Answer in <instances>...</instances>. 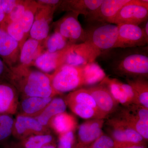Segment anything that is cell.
I'll return each instance as SVG.
<instances>
[{"label": "cell", "instance_id": "cell-19", "mask_svg": "<svg viewBox=\"0 0 148 148\" xmlns=\"http://www.w3.org/2000/svg\"><path fill=\"white\" fill-rule=\"evenodd\" d=\"M19 95L15 88L8 82H0V114L17 113Z\"/></svg>", "mask_w": 148, "mask_h": 148}, {"label": "cell", "instance_id": "cell-8", "mask_svg": "<svg viewBox=\"0 0 148 148\" xmlns=\"http://www.w3.org/2000/svg\"><path fill=\"white\" fill-rule=\"evenodd\" d=\"M116 116L129 125L147 141L148 140V109L132 104L119 109Z\"/></svg>", "mask_w": 148, "mask_h": 148}, {"label": "cell", "instance_id": "cell-12", "mask_svg": "<svg viewBox=\"0 0 148 148\" xmlns=\"http://www.w3.org/2000/svg\"><path fill=\"white\" fill-rule=\"evenodd\" d=\"M35 118L17 114L14 119L12 135L19 141L34 135L51 133Z\"/></svg>", "mask_w": 148, "mask_h": 148}, {"label": "cell", "instance_id": "cell-11", "mask_svg": "<svg viewBox=\"0 0 148 148\" xmlns=\"http://www.w3.org/2000/svg\"><path fill=\"white\" fill-rule=\"evenodd\" d=\"M106 124L110 137L115 141L147 143L141 135L129 125L116 116L109 119Z\"/></svg>", "mask_w": 148, "mask_h": 148}, {"label": "cell", "instance_id": "cell-9", "mask_svg": "<svg viewBox=\"0 0 148 148\" xmlns=\"http://www.w3.org/2000/svg\"><path fill=\"white\" fill-rule=\"evenodd\" d=\"M118 26V35L114 49L131 48L147 45L148 36L142 27L132 24H120Z\"/></svg>", "mask_w": 148, "mask_h": 148}, {"label": "cell", "instance_id": "cell-23", "mask_svg": "<svg viewBox=\"0 0 148 148\" xmlns=\"http://www.w3.org/2000/svg\"><path fill=\"white\" fill-rule=\"evenodd\" d=\"M67 107L65 99L54 97L42 113L35 118L43 126L49 128L51 119L58 114L66 112Z\"/></svg>", "mask_w": 148, "mask_h": 148}, {"label": "cell", "instance_id": "cell-3", "mask_svg": "<svg viewBox=\"0 0 148 148\" xmlns=\"http://www.w3.org/2000/svg\"><path fill=\"white\" fill-rule=\"evenodd\" d=\"M50 75L52 87L59 95L85 85L84 66L63 65Z\"/></svg>", "mask_w": 148, "mask_h": 148}, {"label": "cell", "instance_id": "cell-35", "mask_svg": "<svg viewBox=\"0 0 148 148\" xmlns=\"http://www.w3.org/2000/svg\"><path fill=\"white\" fill-rule=\"evenodd\" d=\"M75 140L74 131L58 135V148H73Z\"/></svg>", "mask_w": 148, "mask_h": 148}, {"label": "cell", "instance_id": "cell-34", "mask_svg": "<svg viewBox=\"0 0 148 148\" xmlns=\"http://www.w3.org/2000/svg\"><path fill=\"white\" fill-rule=\"evenodd\" d=\"M27 0H19L10 13L6 16L5 22H18L21 19L27 5Z\"/></svg>", "mask_w": 148, "mask_h": 148}, {"label": "cell", "instance_id": "cell-42", "mask_svg": "<svg viewBox=\"0 0 148 148\" xmlns=\"http://www.w3.org/2000/svg\"><path fill=\"white\" fill-rule=\"evenodd\" d=\"M6 16V15L4 12L1 5H0V25L3 24V23L5 21Z\"/></svg>", "mask_w": 148, "mask_h": 148}, {"label": "cell", "instance_id": "cell-21", "mask_svg": "<svg viewBox=\"0 0 148 148\" xmlns=\"http://www.w3.org/2000/svg\"><path fill=\"white\" fill-rule=\"evenodd\" d=\"M43 42L30 38L27 39L20 49L18 64L27 67L32 66L37 57L45 51Z\"/></svg>", "mask_w": 148, "mask_h": 148}, {"label": "cell", "instance_id": "cell-29", "mask_svg": "<svg viewBox=\"0 0 148 148\" xmlns=\"http://www.w3.org/2000/svg\"><path fill=\"white\" fill-rule=\"evenodd\" d=\"M19 142L24 148H42L47 145L55 144V139L51 133L32 135Z\"/></svg>", "mask_w": 148, "mask_h": 148}, {"label": "cell", "instance_id": "cell-44", "mask_svg": "<svg viewBox=\"0 0 148 148\" xmlns=\"http://www.w3.org/2000/svg\"><path fill=\"white\" fill-rule=\"evenodd\" d=\"M73 148H90V146H83L77 144Z\"/></svg>", "mask_w": 148, "mask_h": 148}, {"label": "cell", "instance_id": "cell-17", "mask_svg": "<svg viewBox=\"0 0 148 148\" xmlns=\"http://www.w3.org/2000/svg\"><path fill=\"white\" fill-rule=\"evenodd\" d=\"M104 119H90L83 123L78 130L77 144L83 146H90L104 134L103 127Z\"/></svg>", "mask_w": 148, "mask_h": 148}, {"label": "cell", "instance_id": "cell-37", "mask_svg": "<svg viewBox=\"0 0 148 148\" xmlns=\"http://www.w3.org/2000/svg\"><path fill=\"white\" fill-rule=\"evenodd\" d=\"M10 73V69L0 58V82H9Z\"/></svg>", "mask_w": 148, "mask_h": 148}, {"label": "cell", "instance_id": "cell-16", "mask_svg": "<svg viewBox=\"0 0 148 148\" xmlns=\"http://www.w3.org/2000/svg\"><path fill=\"white\" fill-rule=\"evenodd\" d=\"M105 85L119 104L127 106L136 104L135 93L132 88L127 84L123 83L116 79L106 77L101 82Z\"/></svg>", "mask_w": 148, "mask_h": 148}, {"label": "cell", "instance_id": "cell-25", "mask_svg": "<svg viewBox=\"0 0 148 148\" xmlns=\"http://www.w3.org/2000/svg\"><path fill=\"white\" fill-rule=\"evenodd\" d=\"M135 93L136 104L148 109V82L146 79H126Z\"/></svg>", "mask_w": 148, "mask_h": 148}, {"label": "cell", "instance_id": "cell-26", "mask_svg": "<svg viewBox=\"0 0 148 148\" xmlns=\"http://www.w3.org/2000/svg\"><path fill=\"white\" fill-rule=\"evenodd\" d=\"M65 101L66 104L73 103L86 105L101 112L98 109L93 97L87 89L79 88L70 92L66 95Z\"/></svg>", "mask_w": 148, "mask_h": 148}, {"label": "cell", "instance_id": "cell-41", "mask_svg": "<svg viewBox=\"0 0 148 148\" xmlns=\"http://www.w3.org/2000/svg\"><path fill=\"white\" fill-rule=\"evenodd\" d=\"M3 145L2 148H24L19 142L6 143Z\"/></svg>", "mask_w": 148, "mask_h": 148}, {"label": "cell", "instance_id": "cell-4", "mask_svg": "<svg viewBox=\"0 0 148 148\" xmlns=\"http://www.w3.org/2000/svg\"><path fill=\"white\" fill-rule=\"evenodd\" d=\"M92 25L86 30V42L101 53L113 49L118 35V26L106 22L91 23Z\"/></svg>", "mask_w": 148, "mask_h": 148}, {"label": "cell", "instance_id": "cell-2", "mask_svg": "<svg viewBox=\"0 0 148 148\" xmlns=\"http://www.w3.org/2000/svg\"><path fill=\"white\" fill-rule=\"evenodd\" d=\"M116 56L111 63L112 71L126 79L148 78V48H131Z\"/></svg>", "mask_w": 148, "mask_h": 148}, {"label": "cell", "instance_id": "cell-1", "mask_svg": "<svg viewBox=\"0 0 148 148\" xmlns=\"http://www.w3.org/2000/svg\"><path fill=\"white\" fill-rule=\"evenodd\" d=\"M10 69L9 83L15 88L20 98H53L59 95L52 87L50 74L18 64Z\"/></svg>", "mask_w": 148, "mask_h": 148}, {"label": "cell", "instance_id": "cell-43", "mask_svg": "<svg viewBox=\"0 0 148 148\" xmlns=\"http://www.w3.org/2000/svg\"><path fill=\"white\" fill-rule=\"evenodd\" d=\"M145 24V27H143V29H144V32L146 35L148 36V21H146Z\"/></svg>", "mask_w": 148, "mask_h": 148}, {"label": "cell", "instance_id": "cell-22", "mask_svg": "<svg viewBox=\"0 0 148 148\" xmlns=\"http://www.w3.org/2000/svg\"><path fill=\"white\" fill-rule=\"evenodd\" d=\"M49 127L58 135L70 131H75L77 127V122L73 115L65 112L52 118Z\"/></svg>", "mask_w": 148, "mask_h": 148}, {"label": "cell", "instance_id": "cell-20", "mask_svg": "<svg viewBox=\"0 0 148 148\" xmlns=\"http://www.w3.org/2000/svg\"><path fill=\"white\" fill-rule=\"evenodd\" d=\"M103 0H64L57 10L59 11L73 12L84 15H89L99 7Z\"/></svg>", "mask_w": 148, "mask_h": 148}, {"label": "cell", "instance_id": "cell-38", "mask_svg": "<svg viewBox=\"0 0 148 148\" xmlns=\"http://www.w3.org/2000/svg\"><path fill=\"white\" fill-rule=\"evenodd\" d=\"M146 144L114 141V148H147Z\"/></svg>", "mask_w": 148, "mask_h": 148}, {"label": "cell", "instance_id": "cell-5", "mask_svg": "<svg viewBox=\"0 0 148 148\" xmlns=\"http://www.w3.org/2000/svg\"><path fill=\"white\" fill-rule=\"evenodd\" d=\"M101 54L100 51L86 42L77 44L70 45L59 51L58 68L63 65L85 66L94 62Z\"/></svg>", "mask_w": 148, "mask_h": 148}, {"label": "cell", "instance_id": "cell-15", "mask_svg": "<svg viewBox=\"0 0 148 148\" xmlns=\"http://www.w3.org/2000/svg\"><path fill=\"white\" fill-rule=\"evenodd\" d=\"M20 50L18 43L0 25V58L9 68L18 64Z\"/></svg>", "mask_w": 148, "mask_h": 148}, {"label": "cell", "instance_id": "cell-6", "mask_svg": "<svg viewBox=\"0 0 148 148\" xmlns=\"http://www.w3.org/2000/svg\"><path fill=\"white\" fill-rule=\"evenodd\" d=\"M148 19V1L130 0L124 5L109 23L139 26Z\"/></svg>", "mask_w": 148, "mask_h": 148}, {"label": "cell", "instance_id": "cell-27", "mask_svg": "<svg viewBox=\"0 0 148 148\" xmlns=\"http://www.w3.org/2000/svg\"><path fill=\"white\" fill-rule=\"evenodd\" d=\"M38 6V4L36 1L27 0L24 14L18 21L27 39L29 37L30 30L34 20Z\"/></svg>", "mask_w": 148, "mask_h": 148}, {"label": "cell", "instance_id": "cell-39", "mask_svg": "<svg viewBox=\"0 0 148 148\" xmlns=\"http://www.w3.org/2000/svg\"><path fill=\"white\" fill-rule=\"evenodd\" d=\"M18 1L19 0H1V6L6 16L10 13Z\"/></svg>", "mask_w": 148, "mask_h": 148}, {"label": "cell", "instance_id": "cell-24", "mask_svg": "<svg viewBox=\"0 0 148 148\" xmlns=\"http://www.w3.org/2000/svg\"><path fill=\"white\" fill-rule=\"evenodd\" d=\"M59 51L51 53L44 51L37 57L32 66H35L45 73H53L59 67Z\"/></svg>", "mask_w": 148, "mask_h": 148}, {"label": "cell", "instance_id": "cell-28", "mask_svg": "<svg viewBox=\"0 0 148 148\" xmlns=\"http://www.w3.org/2000/svg\"><path fill=\"white\" fill-rule=\"evenodd\" d=\"M66 105L74 113L84 119H105L108 118L103 113L89 106L73 103H68Z\"/></svg>", "mask_w": 148, "mask_h": 148}, {"label": "cell", "instance_id": "cell-13", "mask_svg": "<svg viewBox=\"0 0 148 148\" xmlns=\"http://www.w3.org/2000/svg\"><path fill=\"white\" fill-rule=\"evenodd\" d=\"M87 90L93 97L99 110L108 117L118 110L119 104L105 85L101 83Z\"/></svg>", "mask_w": 148, "mask_h": 148}, {"label": "cell", "instance_id": "cell-45", "mask_svg": "<svg viewBox=\"0 0 148 148\" xmlns=\"http://www.w3.org/2000/svg\"><path fill=\"white\" fill-rule=\"evenodd\" d=\"M42 148H57L55 144H50V145H47L45 146Z\"/></svg>", "mask_w": 148, "mask_h": 148}, {"label": "cell", "instance_id": "cell-33", "mask_svg": "<svg viewBox=\"0 0 148 148\" xmlns=\"http://www.w3.org/2000/svg\"><path fill=\"white\" fill-rule=\"evenodd\" d=\"M1 26L12 38L18 43L21 49L27 38L18 22H4Z\"/></svg>", "mask_w": 148, "mask_h": 148}, {"label": "cell", "instance_id": "cell-10", "mask_svg": "<svg viewBox=\"0 0 148 148\" xmlns=\"http://www.w3.org/2000/svg\"><path fill=\"white\" fill-rule=\"evenodd\" d=\"M38 6L34 23L30 30L29 37L42 42L49 35L50 23L57 8L38 3Z\"/></svg>", "mask_w": 148, "mask_h": 148}, {"label": "cell", "instance_id": "cell-30", "mask_svg": "<svg viewBox=\"0 0 148 148\" xmlns=\"http://www.w3.org/2000/svg\"><path fill=\"white\" fill-rule=\"evenodd\" d=\"M43 44L45 50L51 53L59 52L71 45L64 37L56 32L49 35L44 41Z\"/></svg>", "mask_w": 148, "mask_h": 148}, {"label": "cell", "instance_id": "cell-32", "mask_svg": "<svg viewBox=\"0 0 148 148\" xmlns=\"http://www.w3.org/2000/svg\"><path fill=\"white\" fill-rule=\"evenodd\" d=\"M14 119L12 115L0 114V145L7 143L12 135Z\"/></svg>", "mask_w": 148, "mask_h": 148}, {"label": "cell", "instance_id": "cell-18", "mask_svg": "<svg viewBox=\"0 0 148 148\" xmlns=\"http://www.w3.org/2000/svg\"><path fill=\"white\" fill-rule=\"evenodd\" d=\"M53 98L21 97L18 102L16 114L35 118L42 113Z\"/></svg>", "mask_w": 148, "mask_h": 148}, {"label": "cell", "instance_id": "cell-31", "mask_svg": "<svg viewBox=\"0 0 148 148\" xmlns=\"http://www.w3.org/2000/svg\"><path fill=\"white\" fill-rule=\"evenodd\" d=\"M84 74L85 85L95 84L106 77L103 70L95 62L84 66Z\"/></svg>", "mask_w": 148, "mask_h": 148}, {"label": "cell", "instance_id": "cell-36", "mask_svg": "<svg viewBox=\"0 0 148 148\" xmlns=\"http://www.w3.org/2000/svg\"><path fill=\"white\" fill-rule=\"evenodd\" d=\"M90 148H114V140L110 136L103 134L90 145Z\"/></svg>", "mask_w": 148, "mask_h": 148}, {"label": "cell", "instance_id": "cell-40", "mask_svg": "<svg viewBox=\"0 0 148 148\" xmlns=\"http://www.w3.org/2000/svg\"><path fill=\"white\" fill-rule=\"evenodd\" d=\"M36 1L39 4L49 6L56 7L58 9V7L62 2V1H59V0H38V1Z\"/></svg>", "mask_w": 148, "mask_h": 148}, {"label": "cell", "instance_id": "cell-7", "mask_svg": "<svg viewBox=\"0 0 148 148\" xmlns=\"http://www.w3.org/2000/svg\"><path fill=\"white\" fill-rule=\"evenodd\" d=\"M79 14L68 12L54 23V32H58L70 44L86 41L87 34L78 20Z\"/></svg>", "mask_w": 148, "mask_h": 148}, {"label": "cell", "instance_id": "cell-46", "mask_svg": "<svg viewBox=\"0 0 148 148\" xmlns=\"http://www.w3.org/2000/svg\"><path fill=\"white\" fill-rule=\"evenodd\" d=\"M1 0H0V5H1Z\"/></svg>", "mask_w": 148, "mask_h": 148}, {"label": "cell", "instance_id": "cell-14", "mask_svg": "<svg viewBox=\"0 0 148 148\" xmlns=\"http://www.w3.org/2000/svg\"><path fill=\"white\" fill-rule=\"evenodd\" d=\"M130 0H103L97 9L85 17L89 23L106 22L113 18L119 10Z\"/></svg>", "mask_w": 148, "mask_h": 148}]
</instances>
